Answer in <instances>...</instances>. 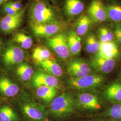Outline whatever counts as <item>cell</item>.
Listing matches in <instances>:
<instances>
[{"label":"cell","mask_w":121,"mask_h":121,"mask_svg":"<svg viewBox=\"0 0 121 121\" xmlns=\"http://www.w3.org/2000/svg\"><path fill=\"white\" fill-rule=\"evenodd\" d=\"M8 3L13 8V9H14L15 10L18 12L21 11L23 9L22 3L19 1H11L8 2Z\"/></svg>","instance_id":"cell-32"},{"label":"cell","mask_w":121,"mask_h":121,"mask_svg":"<svg viewBox=\"0 0 121 121\" xmlns=\"http://www.w3.org/2000/svg\"><path fill=\"white\" fill-rule=\"evenodd\" d=\"M77 108L84 111H95L100 109L102 104L99 97L90 92H84L75 98Z\"/></svg>","instance_id":"cell-6"},{"label":"cell","mask_w":121,"mask_h":121,"mask_svg":"<svg viewBox=\"0 0 121 121\" xmlns=\"http://www.w3.org/2000/svg\"><path fill=\"white\" fill-rule=\"evenodd\" d=\"M106 8L108 18L115 22H121V5L109 4Z\"/></svg>","instance_id":"cell-27"},{"label":"cell","mask_w":121,"mask_h":121,"mask_svg":"<svg viewBox=\"0 0 121 121\" xmlns=\"http://www.w3.org/2000/svg\"><path fill=\"white\" fill-rule=\"evenodd\" d=\"M76 108L75 98L70 92H65L53 99L48 113L56 119H63L73 114Z\"/></svg>","instance_id":"cell-2"},{"label":"cell","mask_w":121,"mask_h":121,"mask_svg":"<svg viewBox=\"0 0 121 121\" xmlns=\"http://www.w3.org/2000/svg\"><path fill=\"white\" fill-rule=\"evenodd\" d=\"M7 0H0V6L3 4Z\"/></svg>","instance_id":"cell-33"},{"label":"cell","mask_w":121,"mask_h":121,"mask_svg":"<svg viewBox=\"0 0 121 121\" xmlns=\"http://www.w3.org/2000/svg\"><path fill=\"white\" fill-rule=\"evenodd\" d=\"M115 60L95 56L91 58L89 65L91 69L100 73L107 74L111 73L115 66Z\"/></svg>","instance_id":"cell-12"},{"label":"cell","mask_w":121,"mask_h":121,"mask_svg":"<svg viewBox=\"0 0 121 121\" xmlns=\"http://www.w3.org/2000/svg\"><path fill=\"white\" fill-rule=\"evenodd\" d=\"M25 11V8H24L15 15H6L1 17L0 19V29L6 33L16 30L22 24Z\"/></svg>","instance_id":"cell-9"},{"label":"cell","mask_w":121,"mask_h":121,"mask_svg":"<svg viewBox=\"0 0 121 121\" xmlns=\"http://www.w3.org/2000/svg\"><path fill=\"white\" fill-rule=\"evenodd\" d=\"M19 117L16 112L9 105L0 108V121H18Z\"/></svg>","instance_id":"cell-24"},{"label":"cell","mask_w":121,"mask_h":121,"mask_svg":"<svg viewBox=\"0 0 121 121\" xmlns=\"http://www.w3.org/2000/svg\"><path fill=\"white\" fill-rule=\"evenodd\" d=\"M114 33L118 43L121 45V24H117L116 26Z\"/></svg>","instance_id":"cell-31"},{"label":"cell","mask_w":121,"mask_h":121,"mask_svg":"<svg viewBox=\"0 0 121 121\" xmlns=\"http://www.w3.org/2000/svg\"><path fill=\"white\" fill-rule=\"evenodd\" d=\"M2 48V42L1 40L0 39V52H1Z\"/></svg>","instance_id":"cell-34"},{"label":"cell","mask_w":121,"mask_h":121,"mask_svg":"<svg viewBox=\"0 0 121 121\" xmlns=\"http://www.w3.org/2000/svg\"><path fill=\"white\" fill-rule=\"evenodd\" d=\"M16 73L23 81H27L32 77L34 70L32 67L26 63H21L17 68Z\"/></svg>","instance_id":"cell-25"},{"label":"cell","mask_w":121,"mask_h":121,"mask_svg":"<svg viewBox=\"0 0 121 121\" xmlns=\"http://www.w3.org/2000/svg\"><path fill=\"white\" fill-rule=\"evenodd\" d=\"M92 20L89 16L84 15L80 17L76 25V33L80 36L85 35L91 26Z\"/></svg>","instance_id":"cell-22"},{"label":"cell","mask_w":121,"mask_h":121,"mask_svg":"<svg viewBox=\"0 0 121 121\" xmlns=\"http://www.w3.org/2000/svg\"><path fill=\"white\" fill-rule=\"evenodd\" d=\"M19 89L17 84L9 78L2 77L0 78V92L7 97L17 95Z\"/></svg>","instance_id":"cell-16"},{"label":"cell","mask_w":121,"mask_h":121,"mask_svg":"<svg viewBox=\"0 0 121 121\" xmlns=\"http://www.w3.org/2000/svg\"><path fill=\"white\" fill-rule=\"evenodd\" d=\"M20 110L24 121H47L48 112L41 104L27 101L20 104Z\"/></svg>","instance_id":"cell-4"},{"label":"cell","mask_w":121,"mask_h":121,"mask_svg":"<svg viewBox=\"0 0 121 121\" xmlns=\"http://www.w3.org/2000/svg\"><path fill=\"white\" fill-rule=\"evenodd\" d=\"M39 65L41 66L47 73L51 74L56 77H61L63 71L60 65L56 61L53 60H47L40 63Z\"/></svg>","instance_id":"cell-21"},{"label":"cell","mask_w":121,"mask_h":121,"mask_svg":"<svg viewBox=\"0 0 121 121\" xmlns=\"http://www.w3.org/2000/svg\"><path fill=\"white\" fill-rule=\"evenodd\" d=\"M87 12L91 20L96 22H104L108 18L106 8L101 0H92Z\"/></svg>","instance_id":"cell-11"},{"label":"cell","mask_w":121,"mask_h":121,"mask_svg":"<svg viewBox=\"0 0 121 121\" xmlns=\"http://www.w3.org/2000/svg\"><path fill=\"white\" fill-rule=\"evenodd\" d=\"M13 41L22 49L30 48L33 44V39L30 35L23 32H17L13 36Z\"/></svg>","instance_id":"cell-23"},{"label":"cell","mask_w":121,"mask_h":121,"mask_svg":"<svg viewBox=\"0 0 121 121\" xmlns=\"http://www.w3.org/2000/svg\"><path fill=\"white\" fill-rule=\"evenodd\" d=\"M98 36L100 42L112 41L115 37L113 31L106 26L99 27L98 29Z\"/></svg>","instance_id":"cell-29"},{"label":"cell","mask_w":121,"mask_h":121,"mask_svg":"<svg viewBox=\"0 0 121 121\" xmlns=\"http://www.w3.org/2000/svg\"><path fill=\"white\" fill-rule=\"evenodd\" d=\"M61 22L36 25H30L34 35L38 38H49L59 33L64 28Z\"/></svg>","instance_id":"cell-7"},{"label":"cell","mask_w":121,"mask_h":121,"mask_svg":"<svg viewBox=\"0 0 121 121\" xmlns=\"http://www.w3.org/2000/svg\"><path fill=\"white\" fill-rule=\"evenodd\" d=\"M67 71L70 77L81 78L91 74L92 69L89 64L80 58L71 60L67 67Z\"/></svg>","instance_id":"cell-10"},{"label":"cell","mask_w":121,"mask_h":121,"mask_svg":"<svg viewBox=\"0 0 121 121\" xmlns=\"http://www.w3.org/2000/svg\"><path fill=\"white\" fill-rule=\"evenodd\" d=\"M104 82V78L101 75L91 73L81 78L70 77L67 82L72 89L85 91L99 88Z\"/></svg>","instance_id":"cell-3"},{"label":"cell","mask_w":121,"mask_h":121,"mask_svg":"<svg viewBox=\"0 0 121 121\" xmlns=\"http://www.w3.org/2000/svg\"><path fill=\"white\" fill-rule=\"evenodd\" d=\"M30 25H36L60 22L55 10L47 2L37 0L29 10Z\"/></svg>","instance_id":"cell-1"},{"label":"cell","mask_w":121,"mask_h":121,"mask_svg":"<svg viewBox=\"0 0 121 121\" xmlns=\"http://www.w3.org/2000/svg\"><path fill=\"white\" fill-rule=\"evenodd\" d=\"M46 44L56 55L63 60H66L70 56L67 43V36L59 33L48 38Z\"/></svg>","instance_id":"cell-5"},{"label":"cell","mask_w":121,"mask_h":121,"mask_svg":"<svg viewBox=\"0 0 121 121\" xmlns=\"http://www.w3.org/2000/svg\"><path fill=\"white\" fill-rule=\"evenodd\" d=\"M56 89L50 86H39L36 90V94L39 98L46 103H49L57 95L58 91Z\"/></svg>","instance_id":"cell-20"},{"label":"cell","mask_w":121,"mask_h":121,"mask_svg":"<svg viewBox=\"0 0 121 121\" xmlns=\"http://www.w3.org/2000/svg\"><path fill=\"white\" fill-rule=\"evenodd\" d=\"M3 11L7 15H14L16 14L19 12L13 9V8L8 3H5L3 6Z\"/></svg>","instance_id":"cell-30"},{"label":"cell","mask_w":121,"mask_h":121,"mask_svg":"<svg viewBox=\"0 0 121 121\" xmlns=\"http://www.w3.org/2000/svg\"><path fill=\"white\" fill-rule=\"evenodd\" d=\"M100 42L95 35L91 33L88 35L85 39V47L86 52L90 54L97 53L99 48Z\"/></svg>","instance_id":"cell-26"},{"label":"cell","mask_w":121,"mask_h":121,"mask_svg":"<svg viewBox=\"0 0 121 121\" xmlns=\"http://www.w3.org/2000/svg\"><path fill=\"white\" fill-rule=\"evenodd\" d=\"M104 115L116 121H121V102L113 104L104 112Z\"/></svg>","instance_id":"cell-28"},{"label":"cell","mask_w":121,"mask_h":121,"mask_svg":"<svg viewBox=\"0 0 121 121\" xmlns=\"http://www.w3.org/2000/svg\"><path fill=\"white\" fill-rule=\"evenodd\" d=\"M104 96L113 104L121 102V83L115 82L109 85L104 91Z\"/></svg>","instance_id":"cell-15"},{"label":"cell","mask_w":121,"mask_h":121,"mask_svg":"<svg viewBox=\"0 0 121 121\" xmlns=\"http://www.w3.org/2000/svg\"><path fill=\"white\" fill-rule=\"evenodd\" d=\"M32 83L36 87L44 86L57 88L60 85L57 77L41 71L36 72L33 76Z\"/></svg>","instance_id":"cell-13"},{"label":"cell","mask_w":121,"mask_h":121,"mask_svg":"<svg viewBox=\"0 0 121 121\" xmlns=\"http://www.w3.org/2000/svg\"><path fill=\"white\" fill-rule=\"evenodd\" d=\"M67 39L70 54L73 56L78 55L82 48L80 37L75 31H71L67 36Z\"/></svg>","instance_id":"cell-18"},{"label":"cell","mask_w":121,"mask_h":121,"mask_svg":"<svg viewBox=\"0 0 121 121\" xmlns=\"http://www.w3.org/2000/svg\"><path fill=\"white\" fill-rule=\"evenodd\" d=\"M84 5L81 0H65L64 10L69 17L76 16L82 12Z\"/></svg>","instance_id":"cell-17"},{"label":"cell","mask_w":121,"mask_h":121,"mask_svg":"<svg viewBox=\"0 0 121 121\" xmlns=\"http://www.w3.org/2000/svg\"><path fill=\"white\" fill-rule=\"evenodd\" d=\"M120 51L117 43L112 41L100 42L99 48L95 56L107 59H114L119 56Z\"/></svg>","instance_id":"cell-14"},{"label":"cell","mask_w":121,"mask_h":121,"mask_svg":"<svg viewBox=\"0 0 121 121\" xmlns=\"http://www.w3.org/2000/svg\"><path fill=\"white\" fill-rule=\"evenodd\" d=\"M32 59L35 63L39 64L47 60H53L52 53L48 48L43 46H38L33 49Z\"/></svg>","instance_id":"cell-19"},{"label":"cell","mask_w":121,"mask_h":121,"mask_svg":"<svg viewBox=\"0 0 121 121\" xmlns=\"http://www.w3.org/2000/svg\"><path fill=\"white\" fill-rule=\"evenodd\" d=\"M24 57V52L22 48L14 44H9L4 49L2 59L4 65L10 66L21 64Z\"/></svg>","instance_id":"cell-8"}]
</instances>
